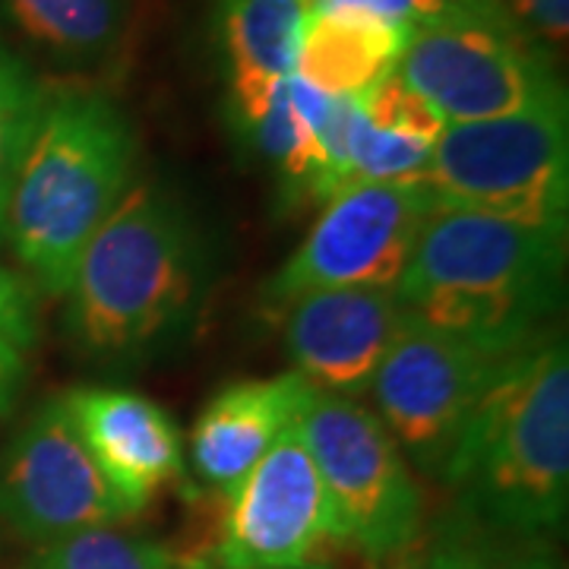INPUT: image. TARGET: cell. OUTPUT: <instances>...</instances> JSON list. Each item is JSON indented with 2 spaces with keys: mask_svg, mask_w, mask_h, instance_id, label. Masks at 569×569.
<instances>
[{
  "mask_svg": "<svg viewBox=\"0 0 569 569\" xmlns=\"http://www.w3.org/2000/svg\"><path fill=\"white\" fill-rule=\"evenodd\" d=\"M61 399L104 478L140 512L181 475V430L152 399L111 387L70 389Z\"/></svg>",
  "mask_w": 569,
  "mask_h": 569,
  "instance_id": "4fadbf2b",
  "label": "cell"
},
{
  "mask_svg": "<svg viewBox=\"0 0 569 569\" xmlns=\"http://www.w3.org/2000/svg\"><path fill=\"white\" fill-rule=\"evenodd\" d=\"M29 569H181V560L137 531L99 526L39 545Z\"/></svg>",
  "mask_w": 569,
  "mask_h": 569,
  "instance_id": "d6986e66",
  "label": "cell"
},
{
  "mask_svg": "<svg viewBox=\"0 0 569 569\" xmlns=\"http://www.w3.org/2000/svg\"><path fill=\"white\" fill-rule=\"evenodd\" d=\"M421 569H563L548 538H522L459 516L440 531Z\"/></svg>",
  "mask_w": 569,
  "mask_h": 569,
  "instance_id": "ac0fdd59",
  "label": "cell"
},
{
  "mask_svg": "<svg viewBox=\"0 0 569 569\" xmlns=\"http://www.w3.org/2000/svg\"><path fill=\"white\" fill-rule=\"evenodd\" d=\"M307 17V0H216V36L238 114L295 73Z\"/></svg>",
  "mask_w": 569,
  "mask_h": 569,
  "instance_id": "9a60e30c",
  "label": "cell"
},
{
  "mask_svg": "<svg viewBox=\"0 0 569 569\" xmlns=\"http://www.w3.org/2000/svg\"><path fill=\"white\" fill-rule=\"evenodd\" d=\"M509 358L406 320L370 383L380 421L415 466L440 475L471 408Z\"/></svg>",
  "mask_w": 569,
  "mask_h": 569,
  "instance_id": "30bf717a",
  "label": "cell"
},
{
  "mask_svg": "<svg viewBox=\"0 0 569 569\" xmlns=\"http://www.w3.org/2000/svg\"><path fill=\"white\" fill-rule=\"evenodd\" d=\"M295 373L317 392L355 399L373 383L406 310L392 288H323L279 307Z\"/></svg>",
  "mask_w": 569,
  "mask_h": 569,
  "instance_id": "7c38bea8",
  "label": "cell"
},
{
  "mask_svg": "<svg viewBox=\"0 0 569 569\" xmlns=\"http://www.w3.org/2000/svg\"><path fill=\"white\" fill-rule=\"evenodd\" d=\"M320 471L336 538L387 560L421 531V490L377 411L348 396L317 392L298 421Z\"/></svg>",
  "mask_w": 569,
  "mask_h": 569,
  "instance_id": "52a82bcc",
  "label": "cell"
},
{
  "mask_svg": "<svg viewBox=\"0 0 569 569\" xmlns=\"http://www.w3.org/2000/svg\"><path fill=\"white\" fill-rule=\"evenodd\" d=\"M430 149L421 140L377 130L355 108L348 137V187L373 181H425Z\"/></svg>",
  "mask_w": 569,
  "mask_h": 569,
  "instance_id": "44dd1931",
  "label": "cell"
},
{
  "mask_svg": "<svg viewBox=\"0 0 569 569\" xmlns=\"http://www.w3.org/2000/svg\"><path fill=\"white\" fill-rule=\"evenodd\" d=\"M459 512L488 529L553 538L569 509V355L563 336L516 351L440 471Z\"/></svg>",
  "mask_w": 569,
  "mask_h": 569,
  "instance_id": "6da1fadb",
  "label": "cell"
},
{
  "mask_svg": "<svg viewBox=\"0 0 569 569\" xmlns=\"http://www.w3.org/2000/svg\"><path fill=\"white\" fill-rule=\"evenodd\" d=\"M137 181V133L99 89L48 92L10 190L3 231L22 269L63 295L92 234Z\"/></svg>",
  "mask_w": 569,
  "mask_h": 569,
  "instance_id": "277c9868",
  "label": "cell"
},
{
  "mask_svg": "<svg viewBox=\"0 0 569 569\" xmlns=\"http://www.w3.org/2000/svg\"><path fill=\"white\" fill-rule=\"evenodd\" d=\"M224 493L216 569H295L336 538L332 507L298 427Z\"/></svg>",
  "mask_w": 569,
  "mask_h": 569,
  "instance_id": "8fae6325",
  "label": "cell"
},
{
  "mask_svg": "<svg viewBox=\"0 0 569 569\" xmlns=\"http://www.w3.org/2000/svg\"><path fill=\"white\" fill-rule=\"evenodd\" d=\"M396 73L447 123L490 121L567 96L548 48L500 0H449L408 32Z\"/></svg>",
  "mask_w": 569,
  "mask_h": 569,
  "instance_id": "5b68a950",
  "label": "cell"
},
{
  "mask_svg": "<svg viewBox=\"0 0 569 569\" xmlns=\"http://www.w3.org/2000/svg\"><path fill=\"white\" fill-rule=\"evenodd\" d=\"M310 13H332L351 20L380 22L392 29H415L430 17L443 13L449 0H307Z\"/></svg>",
  "mask_w": 569,
  "mask_h": 569,
  "instance_id": "603a6c76",
  "label": "cell"
},
{
  "mask_svg": "<svg viewBox=\"0 0 569 569\" xmlns=\"http://www.w3.org/2000/svg\"><path fill=\"white\" fill-rule=\"evenodd\" d=\"M406 41L408 29L332 13H310L295 73L326 96L358 99L373 82L396 70Z\"/></svg>",
  "mask_w": 569,
  "mask_h": 569,
  "instance_id": "2e32d148",
  "label": "cell"
},
{
  "mask_svg": "<svg viewBox=\"0 0 569 569\" xmlns=\"http://www.w3.org/2000/svg\"><path fill=\"white\" fill-rule=\"evenodd\" d=\"M0 339L13 348H29L36 342V307L26 284L0 266Z\"/></svg>",
  "mask_w": 569,
  "mask_h": 569,
  "instance_id": "cb8c5ba5",
  "label": "cell"
},
{
  "mask_svg": "<svg viewBox=\"0 0 569 569\" xmlns=\"http://www.w3.org/2000/svg\"><path fill=\"white\" fill-rule=\"evenodd\" d=\"M563 266L567 228L437 209L392 291L408 323L516 355L560 307Z\"/></svg>",
  "mask_w": 569,
  "mask_h": 569,
  "instance_id": "3957f363",
  "label": "cell"
},
{
  "mask_svg": "<svg viewBox=\"0 0 569 569\" xmlns=\"http://www.w3.org/2000/svg\"><path fill=\"white\" fill-rule=\"evenodd\" d=\"M206 253L187 206L133 181L67 284V329L102 365H130L181 336L203 301Z\"/></svg>",
  "mask_w": 569,
  "mask_h": 569,
  "instance_id": "7a4b0ae2",
  "label": "cell"
},
{
  "mask_svg": "<svg viewBox=\"0 0 569 569\" xmlns=\"http://www.w3.org/2000/svg\"><path fill=\"white\" fill-rule=\"evenodd\" d=\"M313 396L317 389L295 370L224 387L206 402L190 433L197 478L209 488H231L282 433L298 427Z\"/></svg>",
  "mask_w": 569,
  "mask_h": 569,
  "instance_id": "5bb4252c",
  "label": "cell"
},
{
  "mask_svg": "<svg viewBox=\"0 0 569 569\" xmlns=\"http://www.w3.org/2000/svg\"><path fill=\"white\" fill-rule=\"evenodd\" d=\"M437 212L425 181L351 183L329 197L298 250L266 284L272 310L323 288H396Z\"/></svg>",
  "mask_w": 569,
  "mask_h": 569,
  "instance_id": "ba28073f",
  "label": "cell"
},
{
  "mask_svg": "<svg viewBox=\"0 0 569 569\" xmlns=\"http://www.w3.org/2000/svg\"><path fill=\"white\" fill-rule=\"evenodd\" d=\"M437 209L567 228V96L490 121L447 123L425 174Z\"/></svg>",
  "mask_w": 569,
  "mask_h": 569,
  "instance_id": "8992f818",
  "label": "cell"
},
{
  "mask_svg": "<svg viewBox=\"0 0 569 569\" xmlns=\"http://www.w3.org/2000/svg\"><path fill=\"white\" fill-rule=\"evenodd\" d=\"M500 3H503V7H507V10H509V17H516V13H519V10H522V7H526V3H531V0H500Z\"/></svg>",
  "mask_w": 569,
  "mask_h": 569,
  "instance_id": "484cf974",
  "label": "cell"
},
{
  "mask_svg": "<svg viewBox=\"0 0 569 569\" xmlns=\"http://www.w3.org/2000/svg\"><path fill=\"white\" fill-rule=\"evenodd\" d=\"M44 99L48 92L29 73V67L7 48H0V231H3V216L20 171L22 152L32 140Z\"/></svg>",
  "mask_w": 569,
  "mask_h": 569,
  "instance_id": "ffe728a7",
  "label": "cell"
},
{
  "mask_svg": "<svg viewBox=\"0 0 569 569\" xmlns=\"http://www.w3.org/2000/svg\"><path fill=\"white\" fill-rule=\"evenodd\" d=\"M26 39L58 61L102 67L118 58L130 32V0H3Z\"/></svg>",
  "mask_w": 569,
  "mask_h": 569,
  "instance_id": "e0dca14e",
  "label": "cell"
},
{
  "mask_svg": "<svg viewBox=\"0 0 569 569\" xmlns=\"http://www.w3.org/2000/svg\"><path fill=\"white\" fill-rule=\"evenodd\" d=\"M26 377V365H22L20 348L0 339V418L10 415V408L17 402V392Z\"/></svg>",
  "mask_w": 569,
  "mask_h": 569,
  "instance_id": "d4e9b609",
  "label": "cell"
},
{
  "mask_svg": "<svg viewBox=\"0 0 569 569\" xmlns=\"http://www.w3.org/2000/svg\"><path fill=\"white\" fill-rule=\"evenodd\" d=\"M358 108H361V114L370 127L399 133V137H411V140H421L427 146H433L447 127V121L415 89H408L406 82L399 80L396 70L380 82H373L365 96H358Z\"/></svg>",
  "mask_w": 569,
  "mask_h": 569,
  "instance_id": "7402d4cb",
  "label": "cell"
},
{
  "mask_svg": "<svg viewBox=\"0 0 569 569\" xmlns=\"http://www.w3.org/2000/svg\"><path fill=\"white\" fill-rule=\"evenodd\" d=\"M197 569H200V567H197ZM295 569H326V567H310V563H305V567H295Z\"/></svg>",
  "mask_w": 569,
  "mask_h": 569,
  "instance_id": "4316f807",
  "label": "cell"
},
{
  "mask_svg": "<svg viewBox=\"0 0 569 569\" xmlns=\"http://www.w3.org/2000/svg\"><path fill=\"white\" fill-rule=\"evenodd\" d=\"M140 516L104 478L63 399H48L0 452V519L44 545Z\"/></svg>",
  "mask_w": 569,
  "mask_h": 569,
  "instance_id": "9c48e42d",
  "label": "cell"
}]
</instances>
